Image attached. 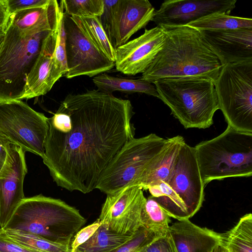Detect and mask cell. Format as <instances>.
<instances>
[{
	"instance_id": "cell-1",
	"label": "cell",
	"mask_w": 252,
	"mask_h": 252,
	"mask_svg": "<svg viewBox=\"0 0 252 252\" xmlns=\"http://www.w3.org/2000/svg\"><path fill=\"white\" fill-rule=\"evenodd\" d=\"M131 102L97 90L69 94L48 118L44 164L56 184L87 193L125 143L134 137Z\"/></svg>"
},
{
	"instance_id": "cell-2",
	"label": "cell",
	"mask_w": 252,
	"mask_h": 252,
	"mask_svg": "<svg viewBox=\"0 0 252 252\" xmlns=\"http://www.w3.org/2000/svg\"><path fill=\"white\" fill-rule=\"evenodd\" d=\"M161 28L164 43L141 79L153 84L160 79H204L215 84L222 66L200 31L188 26Z\"/></svg>"
},
{
	"instance_id": "cell-3",
	"label": "cell",
	"mask_w": 252,
	"mask_h": 252,
	"mask_svg": "<svg viewBox=\"0 0 252 252\" xmlns=\"http://www.w3.org/2000/svg\"><path fill=\"white\" fill-rule=\"evenodd\" d=\"M86 222L75 208L60 199L39 194L25 197L2 229L28 232L70 246L73 237Z\"/></svg>"
},
{
	"instance_id": "cell-4",
	"label": "cell",
	"mask_w": 252,
	"mask_h": 252,
	"mask_svg": "<svg viewBox=\"0 0 252 252\" xmlns=\"http://www.w3.org/2000/svg\"><path fill=\"white\" fill-rule=\"evenodd\" d=\"M194 148L205 186L214 180L252 175V133L227 125L222 133Z\"/></svg>"
},
{
	"instance_id": "cell-5",
	"label": "cell",
	"mask_w": 252,
	"mask_h": 252,
	"mask_svg": "<svg viewBox=\"0 0 252 252\" xmlns=\"http://www.w3.org/2000/svg\"><path fill=\"white\" fill-rule=\"evenodd\" d=\"M205 187L194 148L185 141L167 181L148 190L170 218L180 220L189 219L200 209Z\"/></svg>"
},
{
	"instance_id": "cell-6",
	"label": "cell",
	"mask_w": 252,
	"mask_h": 252,
	"mask_svg": "<svg viewBox=\"0 0 252 252\" xmlns=\"http://www.w3.org/2000/svg\"><path fill=\"white\" fill-rule=\"evenodd\" d=\"M159 98L186 128L213 124L219 106L214 83L204 79H160L154 83Z\"/></svg>"
},
{
	"instance_id": "cell-7",
	"label": "cell",
	"mask_w": 252,
	"mask_h": 252,
	"mask_svg": "<svg viewBox=\"0 0 252 252\" xmlns=\"http://www.w3.org/2000/svg\"><path fill=\"white\" fill-rule=\"evenodd\" d=\"M50 32L25 35L9 23L0 49V101L23 99L27 76Z\"/></svg>"
},
{
	"instance_id": "cell-8",
	"label": "cell",
	"mask_w": 252,
	"mask_h": 252,
	"mask_svg": "<svg viewBox=\"0 0 252 252\" xmlns=\"http://www.w3.org/2000/svg\"><path fill=\"white\" fill-rule=\"evenodd\" d=\"M167 139L155 133L126 142L100 174L95 187L106 194L130 187L164 148Z\"/></svg>"
},
{
	"instance_id": "cell-9",
	"label": "cell",
	"mask_w": 252,
	"mask_h": 252,
	"mask_svg": "<svg viewBox=\"0 0 252 252\" xmlns=\"http://www.w3.org/2000/svg\"><path fill=\"white\" fill-rule=\"evenodd\" d=\"M214 86L227 125L252 133V61L222 66Z\"/></svg>"
},
{
	"instance_id": "cell-10",
	"label": "cell",
	"mask_w": 252,
	"mask_h": 252,
	"mask_svg": "<svg viewBox=\"0 0 252 252\" xmlns=\"http://www.w3.org/2000/svg\"><path fill=\"white\" fill-rule=\"evenodd\" d=\"M48 118L21 100L0 101V136L24 151L44 155Z\"/></svg>"
},
{
	"instance_id": "cell-11",
	"label": "cell",
	"mask_w": 252,
	"mask_h": 252,
	"mask_svg": "<svg viewBox=\"0 0 252 252\" xmlns=\"http://www.w3.org/2000/svg\"><path fill=\"white\" fill-rule=\"evenodd\" d=\"M104 1L100 20L114 47L126 43L131 36L152 21L155 9L148 0Z\"/></svg>"
},
{
	"instance_id": "cell-12",
	"label": "cell",
	"mask_w": 252,
	"mask_h": 252,
	"mask_svg": "<svg viewBox=\"0 0 252 252\" xmlns=\"http://www.w3.org/2000/svg\"><path fill=\"white\" fill-rule=\"evenodd\" d=\"M63 19L66 35L67 71L64 75L66 78L94 77L115 66V62L93 44L70 16L63 12Z\"/></svg>"
},
{
	"instance_id": "cell-13",
	"label": "cell",
	"mask_w": 252,
	"mask_h": 252,
	"mask_svg": "<svg viewBox=\"0 0 252 252\" xmlns=\"http://www.w3.org/2000/svg\"><path fill=\"white\" fill-rule=\"evenodd\" d=\"M146 200L140 187H126L107 194L98 219L111 231L133 236L142 227L141 213Z\"/></svg>"
},
{
	"instance_id": "cell-14",
	"label": "cell",
	"mask_w": 252,
	"mask_h": 252,
	"mask_svg": "<svg viewBox=\"0 0 252 252\" xmlns=\"http://www.w3.org/2000/svg\"><path fill=\"white\" fill-rule=\"evenodd\" d=\"M161 27L148 30L139 37L115 48V66L129 75L144 73L161 50L165 40Z\"/></svg>"
},
{
	"instance_id": "cell-15",
	"label": "cell",
	"mask_w": 252,
	"mask_h": 252,
	"mask_svg": "<svg viewBox=\"0 0 252 252\" xmlns=\"http://www.w3.org/2000/svg\"><path fill=\"white\" fill-rule=\"evenodd\" d=\"M235 0H168L155 10L152 21L160 27L186 26L213 13L229 14L235 8Z\"/></svg>"
},
{
	"instance_id": "cell-16",
	"label": "cell",
	"mask_w": 252,
	"mask_h": 252,
	"mask_svg": "<svg viewBox=\"0 0 252 252\" xmlns=\"http://www.w3.org/2000/svg\"><path fill=\"white\" fill-rule=\"evenodd\" d=\"M25 153L16 145L9 144L7 146L6 160L0 172V223L2 228L25 198L23 185L28 172Z\"/></svg>"
},
{
	"instance_id": "cell-17",
	"label": "cell",
	"mask_w": 252,
	"mask_h": 252,
	"mask_svg": "<svg viewBox=\"0 0 252 252\" xmlns=\"http://www.w3.org/2000/svg\"><path fill=\"white\" fill-rule=\"evenodd\" d=\"M199 31L222 66L252 61V28Z\"/></svg>"
},
{
	"instance_id": "cell-18",
	"label": "cell",
	"mask_w": 252,
	"mask_h": 252,
	"mask_svg": "<svg viewBox=\"0 0 252 252\" xmlns=\"http://www.w3.org/2000/svg\"><path fill=\"white\" fill-rule=\"evenodd\" d=\"M57 31L50 32L45 38L41 51L27 76L23 99L46 94L63 76L54 56Z\"/></svg>"
},
{
	"instance_id": "cell-19",
	"label": "cell",
	"mask_w": 252,
	"mask_h": 252,
	"mask_svg": "<svg viewBox=\"0 0 252 252\" xmlns=\"http://www.w3.org/2000/svg\"><path fill=\"white\" fill-rule=\"evenodd\" d=\"M169 232L178 252H214L221 241V234L198 226L189 219L174 222Z\"/></svg>"
},
{
	"instance_id": "cell-20",
	"label": "cell",
	"mask_w": 252,
	"mask_h": 252,
	"mask_svg": "<svg viewBox=\"0 0 252 252\" xmlns=\"http://www.w3.org/2000/svg\"><path fill=\"white\" fill-rule=\"evenodd\" d=\"M63 7L56 0L46 5L18 11L10 16L9 22L22 34L31 35L58 30Z\"/></svg>"
},
{
	"instance_id": "cell-21",
	"label": "cell",
	"mask_w": 252,
	"mask_h": 252,
	"mask_svg": "<svg viewBox=\"0 0 252 252\" xmlns=\"http://www.w3.org/2000/svg\"><path fill=\"white\" fill-rule=\"evenodd\" d=\"M185 141L184 138L180 135L167 138L162 151L130 187L138 186L143 190H148L150 187L166 183L172 173Z\"/></svg>"
},
{
	"instance_id": "cell-22",
	"label": "cell",
	"mask_w": 252,
	"mask_h": 252,
	"mask_svg": "<svg viewBox=\"0 0 252 252\" xmlns=\"http://www.w3.org/2000/svg\"><path fill=\"white\" fill-rule=\"evenodd\" d=\"M93 81L97 90L105 94H112L116 91L128 94L138 93L159 98L154 84L141 78L134 79L101 73L94 76Z\"/></svg>"
},
{
	"instance_id": "cell-23",
	"label": "cell",
	"mask_w": 252,
	"mask_h": 252,
	"mask_svg": "<svg viewBox=\"0 0 252 252\" xmlns=\"http://www.w3.org/2000/svg\"><path fill=\"white\" fill-rule=\"evenodd\" d=\"M70 17L93 44L110 60L115 62V48L99 18L94 16Z\"/></svg>"
},
{
	"instance_id": "cell-24",
	"label": "cell",
	"mask_w": 252,
	"mask_h": 252,
	"mask_svg": "<svg viewBox=\"0 0 252 252\" xmlns=\"http://www.w3.org/2000/svg\"><path fill=\"white\" fill-rule=\"evenodd\" d=\"M226 252H252V215L247 214L226 233L221 234Z\"/></svg>"
},
{
	"instance_id": "cell-25",
	"label": "cell",
	"mask_w": 252,
	"mask_h": 252,
	"mask_svg": "<svg viewBox=\"0 0 252 252\" xmlns=\"http://www.w3.org/2000/svg\"><path fill=\"white\" fill-rule=\"evenodd\" d=\"M0 239L41 252H71L70 246L50 242L38 235L12 229H0Z\"/></svg>"
},
{
	"instance_id": "cell-26",
	"label": "cell",
	"mask_w": 252,
	"mask_h": 252,
	"mask_svg": "<svg viewBox=\"0 0 252 252\" xmlns=\"http://www.w3.org/2000/svg\"><path fill=\"white\" fill-rule=\"evenodd\" d=\"M133 236L116 233L101 224L92 237L74 252H108L126 243Z\"/></svg>"
},
{
	"instance_id": "cell-27",
	"label": "cell",
	"mask_w": 252,
	"mask_h": 252,
	"mask_svg": "<svg viewBox=\"0 0 252 252\" xmlns=\"http://www.w3.org/2000/svg\"><path fill=\"white\" fill-rule=\"evenodd\" d=\"M186 26L198 30L209 31L252 28V19L223 13H213L199 18Z\"/></svg>"
},
{
	"instance_id": "cell-28",
	"label": "cell",
	"mask_w": 252,
	"mask_h": 252,
	"mask_svg": "<svg viewBox=\"0 0 252 252\" xmlns=\"http://www.w3.org/2000/svg\"><path fill=\"white\" fill-rule=\"evenodd\" d=\"M170 217L150 195L143 208L141 222L142 227L162 236L169 232Z\"/></svg>"
},
{
	"instance_id": "cell-29",
	"label": "cell",
	"mask_w": 252,
	"mask_h": 252,
	"mask_svg": "<svg viewBox=\"0 0 252 252\" xmlns=\"http://www.w3.org/2000/svg\"><path fill=\"white\" fill-rule=\"evenodd\" d=\"M63 12L70 16L99 18L104 11L103 0H62Z\"/></svg>"
},
{
	"instance_id": "cell-30",
	"label": "cell",
	"mask_w": 252,
	"mask_h": 252,
	"mask_svg": "<svg viewBox=\"0 0 252 252\" xmlns=\"http://www.w3.org/2000/svg\"><path fill=\"white\" fill-rule=\"evenodd\" d=\"M160 236L142 227L129 241L108 252H139Z\"/></svg>"
},
{
	"instance_id": "cell-31",
	"label": "cell",
	"mask_w": 252,
	"mask_h": 252,
	"mask_svg": "<svg viewBox=\"0 0 252 252\" xmlns=\"http://www.w3.org/2000/svg\"><path fill=\"white\" fill-rule=\"evenodd\" d=\"M63 7L60 21L57 31L56 44L54 51V56L56 61L61 68L64 76L67 71V67L66 64L65 50L66 35L63 19Z\"/></svg>"
},
{
	"instance_id": "cell-32",
	"label": "cell",
	"mask_w": 252,
	"mask_h": 252,
	"mask_svg": "<svg viewBox=\"0 0 252 252\" xmlns=\"http://www.w3.org/2000/svg\"><path fill=\"white\" fill-rule=\"evenodd\" d=\"M139 252H178L169 232L160 236Z\"/></svg>"
},
{
	"instance_id": "cell-33",
	"label": "cell",
	"mask_w": 252,
	"mask_h": 252,
	"mask_svg": "<svg viewBox=\"0 0 252 252\" xmlns=\"http://www.w3.org/2000/svg\"><path fill=\"white\" fill-rule=\"evenodd\" d=\"M101 224V222L97 219L92 224L80 229L74 236L71 243V252H74L77 248L91 238Z\"/></svg>"
},
{
	"instance_id": "cell-34",
	"label": "cell",
	"mask_w": 252,
	"mask_h": 252,
	"mask_svg": "<svg viewBox=\"0 0 252 252\" xmlns=\"http://www.w3.org/2000/svg\"><path fill=\"white\" fill-rule=\"evenodd\" d=\"M50 0H6L10 16L18 11L47 4Z\"/></svg>"
},
{
	"instance_id": "cell-35",
	"label": "cell",
	"mask_w": 252,
	"mask_h": 252,
	"mask_svg": "<svg viewBox=\"0 0 252 252\" xmlns=\"http://www.w3.org/2000/svg\"><path fill=\"white\" fill-rule=\"evenodd\" d=\"M0 252H41L26 246L0 239Z\"/></svg>"
},
{
	"instance_id": "cell-36",
	"label": "cell",
	"mask_w": 252,
	"mask_h": 252,
	"mask_svg": "<svg viewBox=\"0 0 252 252\" xmlns=\"http://www.w3.org/2000/svg\"><path fill=\"white\" fill-rule=\"evenodd\" d=\"M9 18L6 0H0V35L5 34L9 25Z\"/></svg>"
},
{
	"instance_id": "cell-37",
	"label": "cell",
	"mask_w": 252,
	"mask_h": 252,
	"mask_svg": "<svg viewBox=\"0 0 252 252\" xmlns=\"http://www.w3.org/2000/svg\"><path fill=\"white\" fill-rule=\"evenodd\" d=\"M9 144L6 139L0 136V172L6 160L7 146Z\"/></svg>"
},
{
	"instance_id": "cell-38",
	"label": "cell",
	"mask_w": 252,
	"mask_h": 252,
	"mask_svg": "<svg viewBox=\"0 0 252 252\" xmlns=\"http://www.w3.org/2000/svg\"><path fill=\"white\" fill-rule=\"evenodd\" d=\"M214 252H226V251L224 247L220 244L216 248Z\"/></svg>"
},
{
	"instance_id": "cell-39",
	"label": "cell",
	"mask_w": 252,
	"mask_h": 252,
	"mask_svg": "<svg viewBox=\"0 0 252 252\" xmlns=\"http://www.w3.org/2000/svg\"><path fill=\"white\" fill-rule=\"evenodd\" d=\"M4 36V34L0 35V49L1 46L2 45L3 40Z\"/></svg>"
},
{
	"instance_id": "cell-40",
	"label": "cell",
	"mask_w": 252,
	"mask_h": 252,
	"mask_svg": "<svg viewBox=\"0 0 252 252\" xmlns=\"http://www.w3.org/2000/svg\"><path fill=\"white\" fill-rule=\"evenodd\" d=\"M2 229V227L1 226L0 223V229Z\"/></svg>"
}]
</instances>
